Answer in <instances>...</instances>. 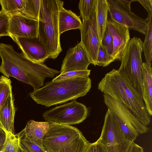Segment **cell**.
<instances>
[{
    "label": "cell",
    "mask_w": 152,
    "mask_h": 152,
    "mask_svg": "<svg viewBox=\"0 0 152 152\" xmlns=\"http://www.w3.org/2000/svg\"><path fill=\"white\" fill-rule=\"evenodd\" d=\"M13 94L10 95L0 108V128L5 132L15 134L14 119L16 108Z\"/></svg>",
    "instance_id": "cell-16"
},
{
    "label": "cell",
    "mask_w": 152,
    "mask_h": 152,
    "mask_svg": "<svg viewBox=\"0 0 152 152\" xmlns=\"http://www.w3.org/2000/svg\"><path fill=\"white\" fill-rule=\"evenodd\" d=\"M151 62L142 63V97L146 109L151 116L152 115V68Z\"/></svg>",
    "instance_id": "cell-17"
},
{
    "label": "cell",
    "mask_w": 152,
    "mask_h": 152,
    "mask_svg": "<svg viewBox=\"0 0 152 152\" xmlns=\"http://www.w3.org/2000/svg\"><path fill=\"white\" fill-rule=\"evenodd\" d=\"M84 152H104V150L101 143L97 140L94 142L90 143Z\"/></svg>",
    "instance_id": "cell-32"
},
{
    "label": "cell",
    "mask_w": 152,
    "mask_h": 152,
    "mask_svg": "<svg viewBox=\"0 0 152 152\" xmlns=\"http://www.w3.org/2000/svg\"><path fill=\"white\" fill-rule=\"evenodd\" d=\"M64 3L60 0H40L37 37L46 49L49 58L53 59L62 51L58 17Z\"/></svg>",
    "instance_id": "cell-4"
},
{
    "label": "cell",
    "mask_w": 152,
    "mask_h": 152,
    "mask_svg": "<svg viewBox=\"0 0 152 152\" xmlns=\"http://www.w3.org/2000/svg\"><path fill=\"white\" fill-rule=\"evenodd\" d=\"M97 141L102 145L104 152H129L133 142L129 141L120 129L115 126L102 130Z\"/></svg>",
    "instance_id": "cell-11"
},
{
    "label": "cell",
    "mask_w": 152,
    "mask_h": 152,
    "mask_svg": "<svg viewBox=\"0 0 152 152\" xmlns=\"http://www.w3.org/2000/svg\"><path fill=\"white\" fill-rule=\"evenodd\" d=\"M82 23L80 18L72 11L65 9L63 6L60 10L58 17L59 32L61 35L66 31L79 29Z\"/></svg>",
    "instance_id": "cell-18"
},
{
    "label": "cell",
    "mask_w": 152,
    "mask_h": 152,
    "mask_svg": "<svg viewBox=\"0 0 152 152\" xmlns=\"http://www.w3.org/2000/svg\"><path fill=\"white\" fill-rule=\"evenodd\" d=\"M139 2L148 12H152V0H136Z\"/></svg>",
    "instance_id": "cell-33"
},
{
    "label": "cell",
    "mask_w": 152,
    "mask_h": 152,
    "mask_svg": "<svg viewBox=\"0 0 152 152\" xmlns=\"http://www.w3.org/2000/svg\"><path fill=\"white\" fill-rule=\"evenodd\" d=\"M129 152H144L143 148L133 142L130 145Z\"/></svg>",
    "instance_id": "cell-35"
},
{
    "label": "cell",
    "mask_w": 152,
    "mask_h": 152,
    "mask_svg": "<svg viewBox=\"0 0 152 152\" xmlns=\"http://www.w3.org/2000/svg\"><path fill=\"white\" fill-rule=\"evenodd\" d=\"M142 42L134 37L130 40L122 56L118 71L125 74L142 95Z\"/></svg>",
    "instance_id": "cell-7"
},
{
    "label": "cell",
    "mask_w": 152,
    "mask_h": 152,
    "mask_svg": "<svg viewBox=\"0 0 152 152\" xmlns=\"http://www.w3.org/2000/svg\"><path fill=\"white\" fill-rule=\"evenodd\" d=\"M91 86L89 77L72 78L48 82L29 95L37 104L48 107L84 96Z\"/></svg>",
    "instance_id": "cell-3"
},
{
    "label": "cell",
    "mask_w": 152,
    "mask_h": 152,
    "mask_svg": "<svg viewBox=\"0 0 152 152\" xmlns=\"http://www.w3.org/2000/svg\"><path fill=\"white\" fill-rule=\"evenodd\" d=\"M95 4L98 37L100 44L107 26L109 4L107 0H96Z\"/></svg>",
    "instance_id": "cell-19"
},
{
    "label": "cell",
    "mask_w": 152,
    "mask_h": 152,
    "mask_svg": "<svg viewBox=\"0 0 152 152\" xmlns=\"http://www.w3.org/2000/svg\"><path fill=\"white\" fill-rule=\"evenodd\" d=\"M11 81L3 75L0 77V108L8 97L12 94Z\"/></svg>",
    "instance_id": "cell-26"
},
{
    "label": "cell",
    "mask_w": 152,
    "mask_h": 152,
    "mask_svg": "<svg viewBox=\"0 0 152 152\" xmlns=\"http://www.w3.org/2000/svg\"><path fill=\"white\" fill-rule=\"evenodd\" d=\"M96 0H80L78 4L80 16L83 20L89 19L93 13Z\"/></svg>",
    "instance_id": "cell-27"
},
{
    "label": "cell",
    "mask_w": 152,
    "mask_h": 152,
    "mask_svg": "<svg viewBox=\"0 0 152 152\" xmlns=\"http://www.w3.org/2000/svg\"><path fill=\"white\" fill-rule=\"evenodd\" d=\"M8 16L9 37L12 39L17 37H37L38 20L28 17L20 12Z\"/></svg>",
    "instance_id": "cell-12"
},
{
    "label": "cell",
    "mask_w": 152,
    "mask_h": 152,
    "mask_svg": "<svg viewBox=\"0 0 152 152\" xmlns=\"http://www.w3.org/2000/svg\"><path fill=\"white\" fill-rule=\"evenodd\" d=\"M91 62L87 52L80 42L67 51L63 61L60 73L87 70Z\"/></svg>",
    "instance_id": "cell-14"
},
{
    "label": "cell",
    "mask_w": 152,
    "mask_h": 152,
    "mask_svg": "<svg viewBox=\"0 0 152 152\" xmlns=\"http://www.w3.org/2000/svg\"><path fill=\"white\" fill-rule=\"evenodd\" d=\"M98 89L122 103L143 124L150 123L142 95L124 74L113 69L106 73L98 84Z\"/></svg>",
    "instance_id": "cell-2"
},
{
    "label": "cell",
    "mask_w": 152,
    "mask_h": 152,
    "mask_svg": "<svg viewBox=\"0 0 152 152\" xmlns=\"http://www.w3.org/2000/svg\"><path fill=\"white\" fill-rule=\"evenodd\" d=\"M0 72L31 86L35 90L42 87L46 77H53L59 71L44 64L34 62L9 44L0 43Z\"/></svg>",
    "instance_id": "cell-1"
},
{
    "label": "cell",
    "mask_w": 152,
    "mask_h": 152,
    "mask_svg": "<svg viewBox=\"0 0 152 152\" xmlns=\"http://www.w3.org/2000/svg\"><path fill=\"white\" fill-rule=\"evenodd\" d=\"M49 123V129L42 141L48 152L85 151L90 142L77 128L69 125Z\"/></svg>",
    "instance_id": "cell-5"
},
{
    "label": "cell",
    "mask_w": 152,
    "mask_h": 152,
    "mask_svg": "<svg viewBox=\"0 0 152 152\" xmlns=\"http://www.w3.org/2000/svg\"><path fill=\"white\" fill-rule=\"evenodd\" d=\"M91 70H78L69 71L66 73L60 74L53 78L52 81L74 78L79 77H89L90 75Z\"/></svg>",
    "instance_id": "cell-29"
},
{
    "label": "cell",
    "mask_w": 152,
    "mask_h": 152,
    "mask_svg": "<svg viewBox=\"0 0 152 152\" xmlns=\"http://www.w3.org/2000/svg\"><path fill=\"white\" fill-rule=\"evenodd\" d=\"M120 5L131 10V3L136 0H115Z\"/></svg>",
    "instance_id": "cell-34"
},
{
    "label": "cell",
    "mask_w": 152,
    "mask_h": 152,
    "mask_svg": "<svg viewBox=\"0 0 152 152\" xmlns=\"http://www.w3.org/2000/svg\"><path fill=\"white\" fill-rule=\"evenodd\" d=\"M40 0H25L23 9L21 13L26 16L38 20Z\"/></svg>",
    "instance_id": "cell-25"
},
{
    "label": "cell",
    "mask_w": 152,
    "mask_h": 152,
    "mask_svg": "<svg viewBox=\"0 0 152 152\" xmlns=\"http://www.w3.org/2000/svg\"><path fill=\"white\" fill-rule=\"evenodd\" d=\"M148 29L145 39L142 42V48L146 63L151 62L152 60V12H148Z\"/></svg>",
    "instance_id": "cell-22"
},
{
    "label": "cell",
    "mask_w": 152,
    "mask_h": 152,
    "mask_svg": "<svg viewBox=\"0 0 152 152\" xmlns=\"http://www.w3.org/2000/svg\"><path fill=\"white\" fill-rule=\"evenodd\" d=\"M18 134L20 145L27 152H48L44 148L42 141L26 136L23 130Z\"/></svg>",
    "instance_id": "cell-21"
},
{
    "label": "cell",
    "mask_w": 152,
    "mask_h": 152,
    "mask_svg": "<svg viewBox=\"0 0 152 152\" xmlns=\"http://www.w3.org/2000/svg\"><path fill=\"white\" fill-rule=\"evenodd\" d=\"M25 0H0L1 11L8 16L22 12Z\"/></svg>",
    "instance_id": "cell-23"
},
{
    "label": "cell",
    "mask_w": 152,
    "mask_h": 152,
    "mask_svg": "<svg viewBox=\"0 0 152 152\" xmlns=\"http://www.w3.org/2000/svg\"><path fill=\"white\" fill-rule=\"evenodd\" d=\"M103 96L105 104L113 113L122 132L129 141L134 142L139 134L150 131L122 103L108 94H104Z\"/></svg>",
    "instance_id": "cell-6"
},
{
    "label": "cell",
    "mask_w": 152,
    "mask_h": 152,
    "mask_svg": "<svg viewBox=\"0 0 152 152\" xmlns=\"http://www.w3.org/2000/svg\"><path fill=\"white\" fill-rule=\"evenodd\" d=\"M6 137V132L0 128V149L5 142Z\"/></svg>",
    "instance_id": "cell-36"
},
{
    "label": "cell",
    "mask_w": 152,
    "mask_h": 152,
    "mask_svg": "<svg viewBox=\"0 0 152 152\" xmlns=\"http://www.w3.org/2000/svg\"><path fill=\"white\" fill-rule=\"evenodd\" d=\"M88 113L85 105L74 100L46 111L43 117L46 122L70 125L82 122Z\"/></svg>",
    "instance_id": "cell-8"
},
{
    "label": "cell",
    "mask_w": 152,
    "mask_h": 152,
    "mask_svg": "<svg viewBox=\"0 0 152 152\" xmlns=\"http://www.w3.org/2000/svg\"><path fill=\"white\" fill-rule=\"evenodd\" d=\"M20 152H27L21 146H20Z\"/></svg>",
    "instance_id": "cell-37"
},
{
    "label": "cell",
    "mask_w": 152,
    "mask_h": 152,
    "mask_svg": "<svg viewBox=\"0 0 152 152\" xmlns=\"http://www.w3.org/2000/svg\"><path fill=\"white\" fill-rule=\"evenodd\" d=\"M101 44L106 48L108 53L111 56L113 50V40L112 35L107 27V25Z\"/></svg>",
    "instance_id": "cell-31"
},
{
    "label": "cell",
    "mask_w": 152,
    "mask_h": 152,
    "mask_svg": "<svg viewBox=\"0 0 152 152\" xmlns=\"http://www.w3.org/2000/svg\"><path fill=\"white\" fill-rule=\"evenodd\" d=\"M82 23V27L80 29V42L87 52L91 64L96 66L100 45L97 27L96 4L94 11L90 18L83 20Z\"/></svg>",
    "instance_id": "cell-10"
},
{
    "label": "cell",
    "mask_w": 152,
    "mask_h": 152,
    "mask_svg": "<svg viewBox=\"0 0 152 152\" xmlns=\"http://www.w3.org/2000/svg\"><path fill=\"white\" fill-rule=\"evenodd\" d=\"M115 60L108 53L106 48L101 44L97 56L96 65L105 67Z\"/></svg>",
    "instance_id": "cell-28"
},
{
    "label": "cell",
    "mask_w": 152,
    "mask_h": 152,
    "mask_svg": "<svg viewBox=\"0 0 152 152\" xmlns=\"http://www.w3.org/2000/svg\"><path fill=\"white\" fill-rule=\"evenodd\" d=\"M9 26V16L1 11L0 13V37L4 36H10Z\"/></svg>",
    "instance_id": "cell-30"
},
{
    "label": "cell",
    "mask_w": 152,
    "mask_h": 152,
    "mask_svg": "<svg viewBox=\"0 0 152 152\" xmlns=\"http://www.w3.org/2000/svg\"><path fill=\"white\" fill-rule=\"evenodd\" d=\"M49 126L48 122L36 121L31 120L23 130L26 136L42 141Z\"/></svg>",
    "instance_id": "cell-20"
},
{
    "label": "cell",
    "mask_w": 152,
    "mask_h": 152,
    "mask_svg": "<svg viewBox=\"0 0 152 152\" xmlns=\"http://www.w3.org/2000/svg\"><path fill=\"white\" fill-rule=\"evenodd\" d=\"M5 142L0 149V152H20V139L18 134H13L6 132Z\"/></svg>",
    "instance_id": "cell-24"
},
{
    "label": "cell",
    "mask_w": 152,
    "mask_h": 152,
    "mask_svg": "<svg viewBox=\"0 0 152 152\" xmlns=\"http://www.w3.org/2000/svg\"><path fill=\"white\" fill-rule=\"evenodd\" d=\"M1 10H0V13L1 12Z\"/></svg>",
    "instance_id": "cell-38"
},
{
    "label": "cell",
    "mask_w": 152,
    "mask_h": 152,
    "mask_svg": "<svg viewBox=\"0 0 152 152\" xmlns=\"http://www.w3.org/2000/svg\"><path fill=\"white\" fill-rule=\"evenodd\" d=\"M107 0L109 4L108 12L112 20L127 27L129 29L145 34L148 29L147 18L145 19L140 18L120 5L115 0Z\"/></svg>",
    "instance_id": "cell-9"
},
{
    "label": "cell",
    "mask_w": 152,
    "mask_h": 152,
    "mask_svg": "<svg viewBox=\"0 0 152 152\" xmlns=\"http://www.w3.org/2000/svg\"><path fill=\"white\" fill-rule=\"evenodd\" d=\"M22 53L31 61L39 64L43 63L49 55L45 47L37 37H17L12 39Z\"/></svg>",
    "instance_id": "cell-13"
},
{
    "label": "cell",
    "mask_w": 152,
    "mask_h": 152,
    "mask_svg": "<svg viewBox=\"0 0 152 152\" xmlns=\"http://www.w3.org/2000/svg\"><path fill=\"white\" fill-rule=\"evenodd\" d=\"M107 27L113 40V50L111 56L115 60L121 61L130 40L129 29L111 19L108 20Z\"/></svg>",
    "instance_id": "cell-15"
}]
</instances>
